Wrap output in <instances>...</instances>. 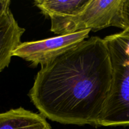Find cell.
Segmentation results:
<instances>
[{
	"mask_svg": "<svg viewBox=\"0 0 129 129\" xmlns=\"http://www.w3.org/2000/svg\"><path fill=\"white\" fill-rule=\"evenodd\" d=\"M112 80L107 44L91 37L41 66L29 97L40 114L53 122L98 126Z\"/></svg>",
	"mask_w": 129,
	"mask_h": 129,
	"instance_id": "cell-1",
	"label": "cell"
},
{
	"mask_svg": "<svg viewBox=\"0 0 129 129\" xmlns=\"http://www.w3.org/2000/svg\"><path fill=\"white\" fill-rule=\"evenodd\" d=\"M110 56V90L98 126L129 125V30L104 38Z\"/></svg>",
	"mask_w": 129,
	"mask_h": 129,
	"instance_id": "cell-2",
	"label": "cell"
},
{
	"mask_svg": "<svg viewBox=\"0 0 129 129\" xmlns=\"http://www.w3.org/2000/svg\"><path fill=\"white\" fill-rule=\"evenodd\" d=\"M123 0H90L76 16L51 18L50 30L59 35L85 30L98 31L109 26L123 30Z\"/></svg>",
	"mask_w": 129,
	"mask_h": 129,
	"instance_id": "cell-3",
	"label": "cell"
},
{
	"mask_svg": "<svg viewBox=\"0 0 129 129\" xmlns=\"http://www.w3.org/2000/svg\"><path fill=\"white\" fill-rule=\"evenodd\" d=\"M90 30L38 41L21 42L13 52V56L22 58L34 66L48 64L59 55L83 42L89 37Z\"/></svg>",
	"mask_w": 129,
	"mask_h": 129,
	"instance_id": "cell-4",
	"label": "cell"
},
{
	"mask_svg": "<svg viewBox=\"0 0 129 129\" xmlns=\"http://www.w3.org/2000/svg\"><path fill=\"white\" fill-rule=\"evenodd\" d=\"M25 31L10 9L0 20V73L8 67L13 52L21 43V38Z\"/></svg>",
	"mask_w": 129,
	"mask_h": 129,
	"instance_id": "cell-5",
	"label": "cell"
},
{
	"mask_svg": "<svg viewBox=\"0 0 129 129\" xmlns=\"http://www.w3.org/2000/svg\"><path fill=\"white\" fill-rule=\"evenodd\" d=\"M0 129H52L46 118L22 107L0 113Z\"/></svg>",
	"mask_w": 129,
	"mask_h": 129,
	"instance_id": "cell-6",
	"label": "cell"
},
{
	"mask_svg": "<svg viewBox=\"0 0 129 129\" xmlns=\"http://www.w3.org/2000/svg\"><path fill=\"white\" fill-rule=\"evenodd\" d=\"M90 0H36V6L44 15L50 17L73 16L80 13Z\"/></svg>",
	"mask_w": 129,
	"mask_h": 129,
	"instance_id": "cell-7",
	"label": "cell"
},
{
	"mask_svg": "<svg viewBox=\"0 0 129 129\" xmlns=\"http://www.w3.org/2000/svg\"><path fill=\"white\" fill-rule=\"evenodd\" d=\"M122 16L124 30H129V0H123Z\"/></svg>",
	"mask_w": 129,
	"mask_h": 129,
	"instance_id": "cell-8",
	"label": "cell"
},
{
	"mask_svg": "<svg viewBox=\"0 0 129 129\" xmlns=\"http://www.w3.org/2000/svg\"><path fill=\"white\" fill-rule=\"evenodd\" d=\"M10 3L11 1L10 0H0V20L6 11L10 9Z\"/></svg>",
	"mask_w": 129,
	"mask_h": 129,
	"instance_id": "cell-9",
	"label": "cell"
}]
</instances>
